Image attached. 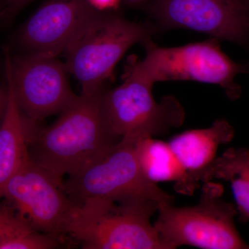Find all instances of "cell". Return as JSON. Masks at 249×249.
Instances as JSON below:
<instances>
[{
  "label": "cell",
  "mask_w": 249,
  "mask_h": 249,
  "mask_svg": "<svg viewBox=\"0 0 249 249\" xmlns=\"http://www.w3.org/2000/svg\"><path fill=\"white\" fill-rule=\"evenodd\" d=\"M107 88L81 94L46 127L36 124L29 142L31 160L61 181L117 143L104 108Z\"/></svg>",
  "instance_id": "cell-1"
},
{
  "label": "cell",
  "mask_w": 249,
  "mask_h": 249,
  "mask_svg": "<svg viewBox=\"0 0 249 249\" xmlns=\"http://www.w3.org/2000/svg\"><path fill=\"white\" fill-rule=\"evenodd\" d=\"M142 45L145 58L129 56L124 74L152 87L159 82H198L220 87L231 101L242 96V88L235 79L247 73L245 64L234 61L224 53L217 39L164 47L150 38Z\"/></svg>",
  "instance_id": "cell-2"
},
{
  "label": "cell",
  "mask_w": 249,
  "mask_h": 249,
  "mask_svg": "<svg viewBox=\"0 0 249 249\" xmlns=\"http://www.w3.org/2000/svg\"><path fill=\"white\" fill-rule=\"evenodd\" d=\"M160 204L89 199L76 205L67 235L85 249H168L151 222Z\"/></svg>",
  "instance_id": "cell-3"
},
{
  "label": "cell",
  "mask_w": 249,
  "mask_h": 249,
  "mask_svg": "<svg viewBox=\"0 0 249 249\" xmlns=\"http://www.w3.org/2000/svg\"><path fill=\"white\" fill-rule=\"evenodd\" d=\"M199 203L175 207L162 202L154 223L168 249L189 246L203 249H249L235 224L236 206L222 198L224 188L213 181L203 183Z\"/></svg>",
  "instance_id": "cell-4"
},
{
  "label": "cell",
  "mask_w": 249,
  "mask_h": 249,
  "mask_svg": "<svg viewBox=\"0 0 249 249\" xmlns=\"http://www.w3.org/2000/svg\"><path fill=\"white\" fill-rule=\"evenodd\" d=\"M158 32L152 22L129 21L121 15L101 12L67 49V71L79 82L83 95L106 88L126 52Z\"/></svg>",
  "instance_id": "cell-5"
},
{
  "label": "cell",
  "mask_w": 249,
  "mask_h": 249,
  "mask_svg": "<svg viewBox=\"0 0 249 249\" xmlns=\"http://www.w3.org/2000/svg\"><path fill=\"white\" fill-rule=\"evenodd\" d=\"M139 139L123 137L107 151L67 177L64 187L71 200L76 205L98 198L150 199L174 204L173 196L142 175L137 152Z\"/></svg>",
  "instance_id": "cell-6"
},
{
  "label": "cell",
  "mask_w": 249,
  "mask_h": 249,
  "mask_svg": "<svg viewBox=\"0 0 249 249\" xmlns=\"http://www.w3.org/2000/svg\"><path fill=\"white\" fill-rule=\"evenodd\" d=\"M124 82L104 95V108L109 127L119 138L164 136L181 127L186 112L178 98L164 96L157 101L151 85L124 74Z\"/></svg>",
  "instance_id": "cell-7"
},
{
  "label": "cell",
  "mask_w": 249,
  "mask_h": 249,
  "mask_svg": "<svg viewBox=\"0 0 249 249\" xmlns=\"http://www.w3.org/2000/svg\"><path fill=\"white\" fill-rule=\"evenodd\" d=\"M142 8L158 31L187 29L249 47L247 0H150Z\"/></svg>",
  "instance_id": "cell-8"
},
{
  "label": "cell",
  "mask_w": 249,
  "mask_h": 249,
  "mask_svg": "<svg viewBox=\"0 0 249 249\" xmlns=\"http://www.w3.org/2000/svg\"><path fill=\"white\" fill-rule=\"evenodd\" d=\"M67 73L66 65L56 57L6 55V80L19 109L34 122L60 114L78 99Z\"/></svg>",
  "instance_id": "cell-9"
},
{
  "label": "cell",
  "mask_w": 249,
  "mask_h": 249,
  "mask_svg": "<svg viewBox=\"0 0 249 249\" xmlns=\"http://www.w3.org/2000/svg\"><path fill=\"white\" fill-rule=\"evenodd\" d=\"M2 199L37 230L63 237L76 205L67 196L64 181L30 158L5 186Z\"/></svg>",
  "instance_id": "cell-10"
},
{
  "label": "cell",
  "mask_w": 249,
  "mask_h": 249,
  "mask_svg": "<svg viewBox=\"0 0 249 249\" xmlns=\"http://www.w3.org/2000/svg\"><path fill=\"white\" fill-rule=\"evenodd\" d=\"M100 13L87 0H49L24 24L19 41L27 53L57 57L65 53Z\"/></svg>",
  "instance_id": "cell-11"
},
{
  "label": "cell",
  "mask_w": 249,
  "mask_h": 249,
  "mask_svg": "<svg viewBox=\"0 0 249 249\" xmlns=\"http://www.w3.org/2000/svg\"><path fill=\"white\" fill-rule=\"evenodd\" d=\"M235 130L229 121L218 119L207 128L185 131L169 143L186 173L184 196H192L200 187L201 178L216 159L218 148L229 143Z\"/></svg>",
  "instance_id": "cell-12"
},
{
  "label": "cell",
  "mask_w": 249,
  "mask_h": 249,
  "mask_svg": "<svg viewBox=\"0 0 249 249\" xmlns=\"http://www.w3.org/2000/svg\"><path fill=\"white\" fill-rule=\"evenodd\" d=\"M6 92V107L0 121V200L6 183L29 158V139L38 124L23 114L8 80Z\"/></svg>",
  "instance_id": "cell-13"
},
{
  "label": "cell",
  "mask_w": 249,
  "mask_h": 249,
  "mask_svg": "<svg viewBox=\"0 0 249 249\" xmlns=\"http://www.w3.org/2000/svg\"><path fill=\"white\" fill-rule=\"evenodd\" d=\"M221 179L230 183L241 222H249V150L231 147L210 165L202 183Z\"/></svg>",
  "instance_id": "cell-14"
},
{
  "label": "cell",
  "mask_w": 249,
  "mask_h": 249,
  "mask_svg": "<svg viewBox=\"0 0 249 249\" xmlns=\"http://www.w3.org/2000/svg\"><path fill=\"white\" fill-rule=\"evenodd\" d=\"M137 157L142 175L150 182H175V190L185 194L186 173L169 143L153 137L139 139Z\"/></svg>",
  "instance_id": "cell-15"
},
{
  "label": "cell",
  "mask_w": 249,
  "mask_h": 249,
  "mask_svg": "<svg viewBox=\"0 0 249 249\" xmlns=\"http://www.w3.org/2000/svg\"><path fill=\"white\" fill-rule=\"evenodd\" d=\"M64 241L37 230L7 201L0 200V249H57Z\"/></svg>",
  "instance_id": "cell-16"
},
{
  "label": "cell",
  "mask_w": 249,
  "mask_h": 249,
  "mask_svg": "<svg viewBox=\"0 0 249 249\" xmlns=\"http://www.w3.org/2000/svg\"><path fill=\"white\" fill-rule=\"evenodd\" d=\"M96 10L101 12L114 11L119 7L121 0H87Z\"/></svg>",
  "instance_id": "cell-17"
},
{
  "label": "cell",
  "mask_w": 249,
  "mask_h": 249,
  "mask_svg": "<svg viewBox=\"0 0 249 249\" xmlns=\"http://www.w3.org/2000/svg\"><path fill=\"white\" fill-rule=\"evenodd\" d=\"M4 10L6 14H16L27 5L30 4L35 0H4Z\"/></svg>",
  "instance_id": "cell-18"
},
{
  "label": "cell",
  "mask_w": 249,
  "mask_h": 249,
  "mask_svg": "<svg viewBox=\"0 0 249 249\" xmlns=\"http://www.w3.org/2000/svg\"><path fill=\"white\" fill-rule=\"evenodd\" d=\"M7 101V92L4 93L0 89V121L4 115L5 107Z\"/></svg>",
  "instance_id": "cell-19"
},
{
  "label": "cell",
  "mask_w": 249,
  "mask_h": 249,
  "mask_svg": "<svg viewBox=\"0 0 249 249\" xmlns=\"http://www.w3.org/2000/svg\"><path fill=\"white\" fill-rule=\"evenodd\" d=\"M246 70H247V74H249V60L245 62Z\"/></svg>",
  "instance_id": "cell-20"
},
{
  "label": "cell",
  "mask_w": 249,
  "mask_h": 249,
  "mask_svg": "<svg viewBox=\"0 0 249 249\" xmlns=\"http://www.w3.org/2000/svg\"><path fill=\"white\" fill-rule=\"evenodd\" d=\"M132 1H145V0H132Z\"/></svg>",
  "instance_id": "cell-21"
},
{
  "label": "cell",
  "mask_w": 249,
  "mask_h": 249,
  "mask_svg": "<svg viewBox=\"0 0 249 249\" xmlns=\"http://www.w3.org/2000/svg\"><path fill=\"white\" fill-rule=\"evenodd\" d=\"M247 1H248V3H249V0H247Z\"/></svg>",
  "instance_id": "cell-22"
}]
</instances>
